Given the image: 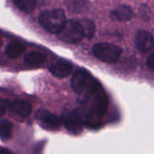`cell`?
<instances>
[{
  "label": "cell",
  "instance_id": "13",
  "mask_svg": "<svg viewBox=\"0 0 154 154\" xmlns=\"http://www.w3.org/2000/svg\"><path fill=\"white\" fill-rule=\"evenodd\" d=\"M82 29H83V32H84V36L87 38H92L94 36L95 31H96V25L95 23L91 20V19H88V18H84V19H80L79 20Z\"/></svg>",
  "mask_w": 154,
  "mask_h": 154
},
{
  "label": "cell",
  "instance_id": "4",
  "mask_svg": "<svg viewBox=\"0 0 154 154\" xmlns=\"http://www.w3.org/2000/svg\"><path fill=\"white\" fill-rule=\"evenodd\" d=\"M62 122L66 129L74 134H80L83 130L84 120L81 108H78L73 112L65 111L62 115Z\"/></svg>",
  "mask_w": 154,
  "mask_h": 154
},
{
  "label": "cell",
  "instance_id": "1",
  "mask_svg": "<svg viewBox=\"0 0 154 154\" xmlns=\"http://www.w3.org/2000/svg\"><path fill=\"white\" fill-rule=\"evenodd\" d=\"M67 22L65 12L61 9H52L42 12L39 16V23L47 32L58 34Z\"/></svg>",
  "mask_w": 154,
  "mask_h": 154
},
{
  "label": "cell",
  "instance_id": "18",
  "mask_svg": "<svg viewBox=\"0 0 154 154\" xmlns=\"http://www.w3.org/2000/svg\"><path fill=\"white\" fill-rule=\"evenodd\" d=\"M154 54L153 53H152L150 56H149V58L147 59V62H146V64H147V66H148V68L151 69V70H153V68H154Z\"/></svg>",
  "mask_w": 154,
  "mask_h": 154
},
{
  "label": "cell",
  "instance_id": "2",
  "mask_svg": "<svg viewBox=\"0 0 154 154\" xmlns=\"http://www.w3.org/2000/svg\"><path fill=\"white\" fill-rule=\"evenodd\" d=\"M122 52L123 50L120 46L109 42H100L93 46L94 56L99 60L107 63L116 62Z\"/></svg>",
  "mask_w": 154,
  "mask_h": 154
},
{
  "label": "cell",
  "instance_id": "10",
  "mask_svg": "<svg viewBox=\"0 0 154 154\" xmlns=\"http://www.w3.org/2000/svg\"><path fill=\"white\" fill-rule=\"evenodd\" d=\"M110 16L114 20L126 22L134 17V12L130 6L126 5H120L110 13Z\"/></svg>",
  "mask_w": 154,
  "mask_h": 154
},
{
  "label": "cell",
  "instance_id": "9",
  "mask_svg": "<svg viewBox=\"0 0 154 154\" xmlns=\"http://www.w3.org/2000/svg\"><path fill=\"white\" fill-rule=\"evenodd\" d=\"M8 109L14 115L23 118L29 116L32 113V106L22 100H14L9 103Z\"/></svg>",
  "mask_w": 154,
  "mask_h": 154
},
{
  "label": "cell",
  "instance_id": "17",
  "mask_svg": "<svg viewBox=\"0 0 154 154\" xmlns=\"http://www.w3.org/2000/svg\"><path fill=\"white\" fill-rule=\"evenodd\" d=\"M9 103L10 102L8 100L0 98V117L5 116V112L7 111V109L9 107Z\"/></svg>",
  "mask_w": 154,
  "mask_h": 154
},
{
  "label": "cell",
  "instance_id": "8",
  "mask_svg": "<svg viewBox=\"0 0 154 154\" xmlns=\"http://www.w3.org/2000/svg\"><path fill=\"white\" fill-rule=\"evenodd\" d=\"M49 70L53 76L59 79H64L69 76L70 73L72 72V65L69 64V62L60 60L53 63L49 68Z\"/></svg>",
  "mask_w": 154,
  "mask_h": 154
},
{
  "label": "cell",
  "instance_id": "12",
  "mask_svg": "<svg viewBox=\"0 0 154 154\" xmlns=\"http://www.w3.org/2000/svg\"><path fill=\"white\" fill-rule=\"evenodd\" d=\"M25 51V46L19 42H12L5 48V54L9 59H16Z\"/></svg>",
  "mask_w": 154,
  "mask_h": 154
},
{
  "label": "cell",
  "instance_id": "20",
  "mask_svg": "<svg viewBox=\"0 0 154 154\" xmlns=\"http://www.w3.org/2000/svg\"><path fill=\"white\" fill-rule=\"evenodd\" d=\"M0 45H1V40H0Z\"/></svg>",
  "mask_w": 154,
  "mask_h": 154
},
{
  "label": "cell",
  "instance_id": "16",
  "mask_svg": "<svg viewBox=\"0 0 154 154\" xmlns=\"http://www.w3.org/2000/svg\"><path fill=\"white\" fill-rule=\"evenodd\" d=\"M66 5L67 7L71 9V11L80 12L87 5V1L86 0H66Z\"/></svg>",
  "mask_w": 154,
  "mask_h": 154
},
{
  "label": "cell",
  "instance_id": "5",
  "mask_svg": "<svg viewBox=\"0 0 154 154\" xmlns=\"http://www.w3.org/2000/svg\"><path fill=\"white\" fill-rule=\"evenodd\" d=\"M35 120L41 127L48 131H56L61 126V119L45 109H40L36 112Z\"/></svg>",
  "mask_w": 154,
  "mask_h": 154
},
{
  "label": "cell",
  "instance_id": "7",
  "mask_svg": "<svg viewBox=\"0 0 154 154\" xmlns=\"http://www.w3.org/2000/svg\"><path fill=\"white\" fill-rule=\"evenodd\" d=\"M135 44L137 49L142 52H147L153 47V36L150 32L145 30L139 31L136 34Z\"/></svg>",
  "mask_w": 154,
  "mask_h": 154
},
{
  "label": "cell",
  "instance_id": "19",
  "mask_svg": "<svg viewBox=\"0 0 154 154\" xmlns=\"http://www.w3.org/2000/svg\"><path fill=\"white\" fill-rule=\"evenodd\" d=\"M0 153H12V152L11 151H9V150H7V149H2V150H0Z\"/></svg>",
  "mask_w": 154,
  "mask_h": 154
},
{
  "label": "cell",
  "instance_id": "14",
  "mask_svg": "<svg viewBox=\"0 0 154 154\" xmlns=\"http://www.w3.org/2000/svg\"><path fill=\"white\" fill-rule=\"evenodd\" d=\"M13 132V125L7 120H0V139L7 141L11 138Z\"/></svg>",
  "mask_w": 154,
  "mask_h": 154
},
{
  "label": "cell",
  "instance_id": "6",
  "mask_svg": "<svg viewBox=\"0 0 154 154\" xmlns=\"http://www.w3.org/2000/svg\"><path fill=\"white\" fill-rule=\"evenodd\" d=\"M94 80L95 79L92 78V76L86 70L79 69L72 76L71 88L75 93L80 95L93 83Z\"/></svg>",
  "mask_w": 154,
  "mask_h": 154
},
{
  "label": "cell",
  "instance_id": "15",
  "mask_svg": "<svg viewBox=\"0 0 154 154\" xmlns=\"http://www.w3.org/2000/svg\"><path fill=\"white\" fill-rule=\"evenodd\" d=\"M14 5L21 11L25 13L32 12L36 5L35 0H12Z\"/></svg>",
  "mask_w": 154,
  "mask_h": 154
},
{
  "label": "cell",
  "instance_id": "3",
  "mask_svg": "<svg viewBox=\"0 0 154 154\" xmlns=\"http://www.w3.org/2000/svg\"><path fill=\"white\" fill-rule=\"evenodd\" d=\"M61 41L67 43H78L85 37L82 26L79 20H69L62 30L58 33Z\"/></svg>",
  "mask_w": 154,
  "mask_h": 154
},
{
  "label": "cell",
  "instance_id": "11",
  "mask_svg": "<svg viewBox=\"0 0 154 154\" xmlns=\"http://www.w3.org/2000/svg\"><path fill=\"white\" fill-rule=\"evenodd\" d=\"M24 62L30 66H39L43 64L47 57L44 53L39 51H31L24 55Z\"/></svg>",
  "mask_w": 154,
  "mask_h": 154
}]
</instances>
